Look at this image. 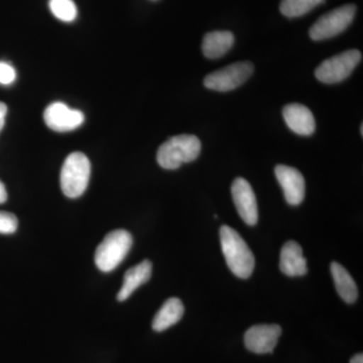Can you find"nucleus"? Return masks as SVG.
<instances>
[{
    "label": "nucleus",
    "mask_w": 363,
    "mask_h": 363,
    "mask_svg": "<svg viewBox=\"0 0 363 363\" xmlns=\"http://www.w3.org/2000/svg\"><path fill=\"white\" fill-rule=\"evenodd\" d=\"M222 252L229 269L240 279H247L255 269V255L238 231L230 226L220 228Z\"/></svg>",
    "instance_id": "obj_1"
},
{
    "label": "nucleus",
    "mask_w": 363,
    "mask_h": 363,
    "mask_svg": "<svg viewBox=\"0 0 363 363\" xmlns=\"http://www.w3.org/2000/svg\"><path fill=\"white\" fill-rule=\"evenodd\" d=\"M201 149V142L196 135L173 136L157 150V161L162 169H176L186 162L195 161Z\"/></svg>",
    "instance_id": "obj_2"
},
{
    "label": "nucleus",
    "mask_w": 363,
    "mask_h": 363,
    "mask_svg": "<svg viewBox=\"0 0 363 363\" xmlns=\"http://www.w3.org/2000/svg\"><path fill=\"white\" fill-rule=\"evenodd\" d=\"M90 175V161L83 152H75L69 155L64 162L60 176L64 195L75 199L84 194L89 184Z\"/></svg>",
    "instance_id": "obj_3"
},
{
    "label": "nucleus",
    "mask_w": 363,
    "mask_h": 363,
    "mask_svg": "<svg viewBox=\"0 0 363 363\" xmlns=\"http://www.w3.org/2000/svg\"><path fill=\"white\" fill-rule=\"evenodd\" d=\"M133 247V236L128 231L117 229L105 236L95 252V264L100 271L111 272L125 259Z\"/></svg>",
    "instance_id": "obj_4"
},
{
    "label": "nucleus",
    "mask_w": 363,
    "mask_h": 363,
    "mask_svg": "<svg viewBox=\"0 0 363 363\" xmlns=\"http://www.w3.org/2000/svg\"><path fill=\"white\" fill-rule=\"evenodd\" d=\"M362 55L358 50H348L322 62L315 76L324 84H336L347 79L362 61Z\"/></svg>",
    "instance_id": "obj_5"
},
{
    "label": "nucleus",
    "mask_w": 363,
    "mask_h": 363,
    "mask_svg": "<svg viewBox=\"0 0 363 363\" xmlns=\"http://www.w3.org/2000/svg\"><path fill=\"white\" fill-rule=\"evenodd\" d=\"M357 13L354 4H346L324 14L310 28V38L313 40L331 39L343 33L352 23Z\"/></svg>",
    "instance_id": "obj_6"
},
{
    "label": "nucleus",
    "mask_w": 363,
    "mask_h": 363,
    "mask_svg": "<svg viewBox=\"0 0 363 363\" xmlns=\"http://www.w3.org/2000/svg\"><path fill=\"white\" fill-rule=\"evenodd\" d=\"M253 70L250 62H238L210 73L204 79V85L208 89L218 92L234 90L247 82Z\"/></svg>",
    "instance_id": "obj_7"
},
{
    "label": "nucleus",
    "mask_w": 363,
    "mask_h": 363,
    "mask_svg": "<svg viewBox=\"0 0 363 363\" xmlns=\"http://www.w3.org/2000/svg\"><path fill=\"white\" fill-rule=\"evenodd\" d=\"M44 119L50 130L68 133L82 125L85 116L82 111L72 109L63 102H54L45 108Z\"/></svg>",
    "instance_id": "obj_8"
},
{
    "label": "nucleus",
    "mask_w": 363,
    "mask_h": 363,
    "mask_svg": "<svg viewBox=\"0 0 363 363\" xmlns=\"http://www.w3.org/2000/svg\"><path fill=\"white\" fill-rule=\"evenodd\" d=\"M231 194L242 220L247 225H255L259 220V208L250 184L245 179L236 178L231 186Z\"/></svg>",
    "instance_id": "obj_9"
},
{
    "label": "nucleus",
    "mask_w": 363,
    "mask_h": 363,
    "mask_svg": "<svg viewBox=\"0 0 363 363\" xmlns=\"http://www.w3.org/2000/svg\"><path fill=\"white\" fill-rule=\"evenodd\" d=\"M281 334V328L279 325H255L245 332V346L248 350L257 354L272 353Z\"/></svg>",
    "instance_id": "obj_10"
},
{
    "label": "nucleus",
    "mask_w": 363,
    "mask_h": 363,
    "mask_svg": "<svg viewBox=\"0 0 363 363\" xmlns=\"http://www.w3.org/2000/svg\"><path fill=\"white\" fill-rule=\"evenodd\" d=\"M277 180L281 186L286 202L297 206L305 198V179L297 169L279 164L274 169Z\"/></svg>",
    "instance_id": "obj_11"
},
{
    "label": "nucleus",
    "mask_w": 363,
    "mask_h": 363,
    "mask_svg": "<svg viewBox=\"0 0 363 363\" xmlns=\"http://www.w3.org/2000/svg\"><path fill=\"white\" fill-rule=\"evenodd\" d=\"M283 116L289 128L298 135H311L316 130L314 116L305 105H286L283 109Z\"/></svg>",
    "instance_id": "obj_12"
},
{
    "label": "nucleus",
    "mask_w": 363,
    "mask_h": 363,
    "mask_svg": "<svg viewBox=\"0 0 363 363\" xmlns=\"http://www.w3.org/2000/svg\"><path fill=\"white\" fill-rule=\"evenodd\" d=\"M279 269L289 277H302L308 272L307 260L296 241H288L281 248Z\"/></svg>",
    "instance_id": "obj_13"
},
{
    "label": "nucleus",
    "mask_w": 363,
    "mask_h": 363,
    "mask_svg": "<svg viewBox=\"0 0 363 363\" xmlns=\"http://www.w3.org/2000/svg\"><path fill=\"white\" fill-rule=\"evenodd\" d=\"M152 262L147 259L128 269L124 274L123 286L117 294V300L119 302L128 300L138 286L149 281L152 277Z\"/></svg>",
    "instance_id": "obj_14"
},
{
    "label": "nucleus",
    "mask_w": 363,
    "mask_h": 363,
    "mask_svg": "<svg viewBox=\"0 0 363 363\" xmlns=\"http://www.w3.org/2000/svg\"><path fill=\"white\" fill-rule=\"evenodd\" d=\"M184 312H185V308L180 298H168L152 320V329L157 332L167 330L180 321Z\"/></svg>",
    "instance_id": "obj_15"
},
{
    "label": "nucleus",
    "mask_w": 363,
    "mask_h": 363,
    "mask_svg": "<svg viewBox=\"0 0 363 363\" xmlns=\"http://www.w3.org/2000/svg\"><path fill=\"white\" fill-rule=\"evenodd\" d=\"M234 44L233 33L216 30L205 35L202 43V51L208 59H218L224 56Z\"/></svg>",
    "instance_id": "obj_16"
},
{
    "label": "nucleus",
    "mask_w": 363,
    "mask_h": 363,
    "mask_svg": "<svg viewBox=\"0 0 363 363\" xmlns=\"http://www.w3.org/2000/svg\"><path fill=\"white\" fill-rule=\"evenodd\" d=\"M331 274L333 277L334 285L341 298L348 304L354 303L357 298L358 290L357 284L350 272L338 262H332Z\"/></svg>",
    "instance_id": "obj_17"
},
{
    "label": "nucleus",
    "mask_w": 363,
    "mask_h": 363,
    "mask_svg": "<svg viewBox=\"0 0 363 363\" xmlns=\"http://www.w3.org/2000/svg\"><path fill=\"white\" fill-rule=\"evenodd\" d=\"M323 2L324 0H281L279 11L286 18H298Z\"/></svg>",
    "instance_id": "obj_18"
},
{
    "label": "nucleus",
    "mask_w": 363,
    "mask_h": 363,
    "mask_svg": "<svg viewBox=\"0 0 363 363\" xmlns=\"http://www.w3.org/2000/svg\"><path fill=\"white\" fill-rule=\"evenodd\" d=\"M50 11L58 20L71 23L77 18V6L73 0H50Z\"/></svg>",
    "instance_id": "obj_19"
},
{
    "label": "nucleus",
    "mask_w": 363,
    "mask_h": 363,
    "mask_svg": "<svg viewBox=\"0 0 363 363\" xmlns=\"http://www.w3.org/2000/svg\"><path fill=\"white\" fill-rule=\"evenodd\" d=\"M18 217L9 212L0 211V234H13L18 229Z\"/></svg>",
    "instance_id": "obj_20"
},
{
    "label": "nucleus",
    "mask_w": 363,
    "mask_h": 363,
    "mask_svg": "<svg viewBox=\"0 0 363 363\" xmlns=\"http://www.w3.org/2000/svg\"><path fill=\"white\" fill-rule=\"evenodd\" d=\"M16 79V69L11 64L0 62V84H13Z\"/></svg>",
    "instance_id": "obj_21"
},
{
    "label": "nucleus",
    "mask_w": 363,
    "mask_h": 363,
    "mask_svg": "<svg viewBox=\"0 0 363 363\" xmlns=\"http://www.w3.org/2000/svg\"><path fill=\"white\" fill-rule=\"evenodd\" d=\"M7 200V191L4 184L0 181V204H4Z\"/></svg>",
    "instance_id": "obj_22"
},
{
    "label": "nucleus",
    "mask_w": 363,
    "mask_h": 363,
    "mask_svg": "<svg viewBox=\"0 0 363 363\" xmlns=\"http://www.w3.org/2000/svg\"><path fill=\"white\" fill-rule=\"evenodd\" d=\"M7 106L4 102H0V121H6Z\"/></svg>",
    "instance_id": "obj_23"
},
{
    "label": "nucleus",
    "mask_w": 363,
    "mask_h": 363,
    "mask_svg": "<svg viewBox=\"0 0 363 363\" xmlns=\"http://www.w3.org/2000/svg\"><path fill=\"white\" fill-rule=\"evenodd\" d=\"M350 363H363L362 353H359V354L354 355V357L351 358Z\"/></svg>",
    "instance_id": "obj_24"
},
{
    "label": "nucleus",
    "mask_w": 363,
    "mask_h": 363,
    "mask_svg": "<svg viewBox=\"0 0 363 363\" xmlns=\"http://www.w3.org/2000/svg\"><path fill=\"white\" fill-rule=\"evenodd\" d=\"M4 124H6V121H0V133L4 130Z\"/></svg>",
    "instance_id": "obj_25"
},
{
    "label": "nucleus",
    "mask_w": 363,
    "mask_h": 363,
    "mask_svg": "<svg viewBox=\"0 0 363 363\" xmlns=\"http://www.w3.org/2000/svg\"><path fill=\"white\" fill-rule=\"evenodd\" d=\"M360 133H362V135H363L362 124L360 125Z\"/></svg>",
    "instance_id": "obj_26"
}]
</instances>
